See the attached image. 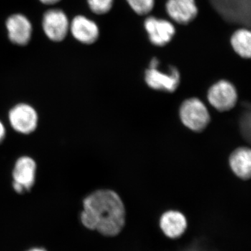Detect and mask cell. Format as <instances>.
<instances>
[{
  "label": "cell",
  "instance_id": "1",
  "mask_svg": "<svg viewBox=\"0 0 251 251\" xmlns=\"http://www.w3.org/2000/svg\"><path fill=\"white\" fill-rule=\"evenodd\" d=\"M80 220L86 228L97 230L106 237L121 232L125 225L126 210L123 201L112 190H98L83 201Z\"/></svg>",
  "mask_w": 251,
  "mask_h": 251
},
{
  "label": "cell",
  "instance_id": "2",
  "mask_svg": "<svg viewBox=\"0 0 251 251\" xmlns=\"http://www.w3.org/2000/svg\"><path fill=\"white\" fill-rule=\"evenodd\" d=\"M180 120L185 126L196 132L205 129L211 122L209 110L198 98L186 99L179 109Z\"/></svg>",
  "mask_w": 251,
  "mask_h": 251
},
{
  "label": "cell",
  "instance_id": "3",
  "mask_svg": "<svg viewBox=\"0 0 251 251\" xmlns=\"http://www.w3.org/2000/svg\"><path fill=\"white\" fill-rule=\"evenodd\" d=\"M207 100L211 106L218 111H230L237 103V89L230 81L221 79L209 87Z\"/></svg>",
  "mask_w": 251,
  "mask_h": 251
},
{
  "label": "cell",
  "instance_id": "4",
  "mask_svg": "<svg viewBox=\"0 0 251 251\" xmlns=\"http://www.w3.org/2000/svg\"><path fill=\"white\" fill-rule=\"evenodd\" d=\"M158 67H149L145 72V80L147 85L155 90L174 92L179 87L180 74L176 67L171 66L169 72L158 70Z\"/></svg>",
  "mask_w": 251,
  "mask_h": 251
},
{
  "label": "cell",
  "instance_id": "5",
  "mask_svg": "<svg viewBox=\"0 0 251 251\" xmlns=\"http://www.w3.org/2000/svg\"><path fill=\"white\" fill-rule=\"evenodd\" d=\"M144 25L148 33L149 40L152 45L158 47H163L169 44L176 32L173 23L153 16L147 18Z\"/></svg>",
  "mask_w": 251,
  "mask_h": 251
},
{
  "label": "cell",
  "instance_id": "6",
  "mask_svg": "<svg viewBox=\"0 0 251 251\" xmlns=\"http://www.w3.org/2000/svg\"><path fill=\"white\" fill-rule=\"evenodd\" d=\"M43 29L46 36L54 42L65 39L70 28L67 16L59 9L46 11L43 18Z\"/></svg>",
  "mask_w": 251,
  "mask_h": 251
},
{
  "label": "cell",
  "instance_id": "7",
  "mask_svg": "<svg viewBox=\"0 0 251 251\" xmlns=\"http://www.w3.org/2000/svg\"><path fill=\"white\" fill-rule=\"evenodd\" d=\"M35 161L28 156L21 157L16 161L13 171V187L18 193L29 191L35 181Z\"/></svg>",
  "mask_w": 251,
  "mask_h": 251
},
{
  "label": "cell",
  "instance_id": "8",
  "mask_svg": "<svg viewBox=\"0 0 251 251\" xmlns=\"http://www.w3.org/2000/svg\"><path fill=\"white\" fill-rule=\"evenodd\" d=\"M9 119L13 128L23 134L32 133L37 126V113L27 104H19L11 109Z\"/></svg>",
  "mask_w": 251,
  "mask_h": 251
},
{
  "label": "cell",
  "instance_id": "9",
  "mask_svg": "<svg viewBox=\"0 0 251 251\" xmlns=\"http://www.w3.org/2000/svg\"><path fill=\"white\" fill-rule=\"evenodd\" d=\"M9 40L18 46L29 44L32 34V26L29 20L22 14H14L6 23Z\"/></svg>",
  "mask_w": 251,
  "mask_h": 251
},
{
  "label": "cell",
  "instance_id": "10",
  "mask_svg": "<svg viewBox=\"0 0 251 251\" xmlns=\"http://www.w3.org/2000/svg\"><path fill=\"white\" fill-rule=\"evenodd\" d=\"M167 14L175 23L189 24L197 17L198 8L195 0H168L166 4Z\"/></svg>",
  "mask_w": 251,
  "mask_h": 251
},
{
  "label": "cell",
  "instance_id": "11",
  "mask_svg": "<svg viewBox=\"0 0 251 251\" xmlns=\"http://www.w3.org/2000/svg\"><path fill=\"white\" fill-rule=\"evenodd\" d=\"M70 29L74 37L82 44L90 45L98 40V25L85 16H75L71 24Z\"/></svg>",
  "mask_w": 251,
  "mask_h": 251
},
{
  "label": "cell",
  "instance_id": "12",
  "mask_svg": "<svg viewBox=\"0 0 251 251\" xmlns=\"http://www.w3.org/2000/svg\"><path fill=\"white\" fill-rule=\"evenodd\" d=\"M228 164L231 171L242 180L251 179V148L242 146L229 154Z\"/></svg>",
  "mask_w": 251,
  "mask_h": 251
},
{
  "label": "cell",
  "instance_id": "13",
  "mask_svg": "<svg viewBox=\"0 0 251 251\" xmlns=\"http://www.w3.org/2000/svg\"><path fill=\"white\" fill-rule=\"evenodd\" d=\"M160 227L167 237L176 239L184 234L187 228V221L180 211H168L161 216Z\"/></svg>",
  "mask_w": 251,
  "mask_h": 251
},
{
  "label": "cell",
  "instance_id": "14",
  "mask_svg": "<svg viewBox=\"0 0 251 251\" xmlns=\"http://www.w3.org/2000/svg\"><path fill=\"white\" fill-rule=\"evenodd\" d=\"M229 45L234 53L241 58L251 59V29L239 27L229 37Z\"/></svg>",
  "mask_w": 251,
  "mask_h": 251
},
{
  "label": "cell",
  "instance_id": "15",
  "mask_svg": "<svg viewBox=\"0 0 251 251\" xmlns=\"http://www.w3.org/2000/svg\"><path fill=\"white\" fill-rule=\"evenodd\" d=\"M130 7L140 16L148 15L152 11L155 0H126Z\"/></svg>",
  "mask_w": 251,
  "mask_h": 251
},
{
  "label": "cell",
  "instance_id": "16",
  "mask_svg": "<svg viewBox=\"0 0 251 251\" xmlns=\"http://www.w3.org/2000/svg\"><path fill=\"white\" fill-rule=\"evenodd\" d=\"M114 0H87L89 7L94 14L103 15L111 10Z\"/></svg>",
  "mask_w": 251,
  "mask_h": 251
},
{
  "label": "cell",
  "instance_id": "17",
  "mask_svg": "<svg viewBox=\"0 0 251 251\" xmlns=\"http://www.w3.org/2000/svg\"><path fill=\"white\" fill-rule=\"evenodd\" d=\"M159 63L160 61L158 60V58H156V57H153V58L151 59V62H150L149 67H158V66H159Z\"/></svg>",
  "mask_w": 251,
  "mask_h": 251
},
{
  "label": "cell",
  "instance_id": "18",
  "mask_svg": "<svg viewBox=\"0 0 251 251\" xmlns=\"http://www.w3.org/2000/svg\"><path fill=\"white\" fill-rule=\"evenodd\" d=\"M5 133H6V130H5L4 125L0 122V142L4 140Z\"/></svg>",
  "mask_w": 251,
  "mask_h": 251
},
{
  "label": "cell",
  "instance_id": "19",
  "mask_svg": "<svg viewBox=\"0 0 251 251\" xmlns=\"http://www.w3.org/2000/svg\"><path fill=\"white\" fill-rule=\"evenodd\" d=\"M41 2L44 4H54L59 2L61 0H40Z\"/></svg>",
  "mask_w": 251,
  "mask_h": 251
},
{
  "label": "cell",
  "instance_id": "20",
  "mask_svg": "<svg viewBox=\"0 0 251 251\" xmlns=\"http://www.w3.org/2000/svg\"><path fill=\"white\" fill-rule=\"evenodd\" d=\"M27 251H46L45 249H42V248H32V249H29Z\"/></svg>",
  "mask_w": 251,
  "mask_h": 251
}]
</instances>
